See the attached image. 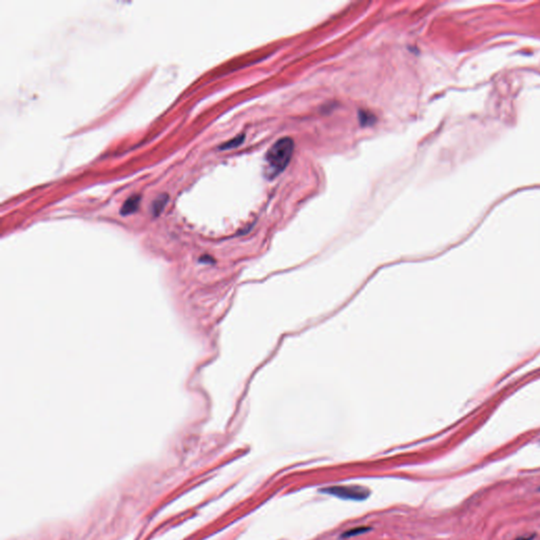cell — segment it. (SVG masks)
Wrapping results in <instances>:
<instances>
[{"label":"cell","instance_id":"1","mask_svg":"<svg viewBox=\"0 0 540 540\" xmlns=\"http://www.w3.org/2000/svg\"><path fill=\"white\" fill-rule=\"evenodd\" d=\"M295 150V143L290 137L276 141L267 151L265 157V176L274 178L282 173L289 165Z\"/></svg>","mask_w":540,"mask_h":540},{"label":"cell","instance_id":"8","mask_svg":"<svg viewBox=\"0 0 540 540\" xmlns=\"http://www.w3.org/2000/svg\"><path fill=\"white\" fill-rule=\"evenodd\" d=\"M535 538V534L534 535H530V536H524V537H518L516 538L515 540H533Z\"/></svg>","mask_w":540,"mask_h":540},{"label":"cell","instance_id":"3","mask_svg":"<svg viewBox=\"0 0 540 540\" xmlns=\"http://www.w3.org/2000/svg\"><path fill=\"white\" fill-rule=\"evenodd\" d=\"M140 202H141V196L140 195H133L131 197H129L125 203H123L121 209H120V213L122 215H129L131 213H134L137 209H138V206H140Z\"/></svg>","mask_w":540,"mask_h":540},{"label":"cell","instance_id":"2","mask_svg":"<svg viewBox=\"0 0 540 540\" xmlns=\"http://www.w3.org/2000/svg\"><path fill=\"white\" fill-rule=\"evenodd\" d=\"M320 493L327 494L344 500L363 501L370 496V491L358 485H335L320 490Z\"/></svg>","mask_w":540,"mask_h":540},{"label":"cell","instance_id":"4","mask_svg":"<svg viewBox=\"0 0 540 540\" xmlns=\"http://www.w3.org/2000/svg\"><path fill=\"white\" fill-rule=\"evenodd\" d=\"M168 199H169V196L167 194H162L156 200H154L153 207H152V212L154 213V215H159L163 211V209L165 208L168 202Z\"/></svg>","mask_w":540,"mask_h":540},{"label":"cell","instance_id":"5","mask_svg":"<svg viewBox=\"0 0 540 540\" xmlns=\"http://www.w3.org/2000/svg\"><path fill=\"white\" fill-rule=\"evenodd\" d=\"M370 530H372V528L370 527H358V528H353L351 530H348L346 532H344L342 535H341V538L343 539H346V538H350V537H354V536H358V535H362V534H365L367 532H369Z\"/></svg>","mask_w":540,"mask_h":540},{"label":"cell","instance_id":"7","mask_svg":"<svg viewBox=\"0 0 540 540\" xmlns=\"http://www.w3.org/2000/svg\"><path fill=\"white\" fill-rule=\"evenodd\" d=\"M359 118H360L362 126H370L375 122V116L366 111H360Z\"/></svg>","mask_w":540,"mask_h":540},{"label":"cell","instance_id":"6","mask_svg":"<svg viewBox=\"0 0 540 540\" xmlns=\"http://www.w3.org/2000/svg\"><path fill=\"white\" fill-rule=\"evenodd\" d=\"M244 140H245V135H244V134H241V135H239V136H237V137L233 138V140H231V141H229V142H226V143H224V144H223V145H222V146L220 147V149H221V150H228V149H234V148H236V147L240 146V145H241V144L243 143V141H244Z\"/></svg>","mask_w":540,"mask_h":540}]
</instances>
